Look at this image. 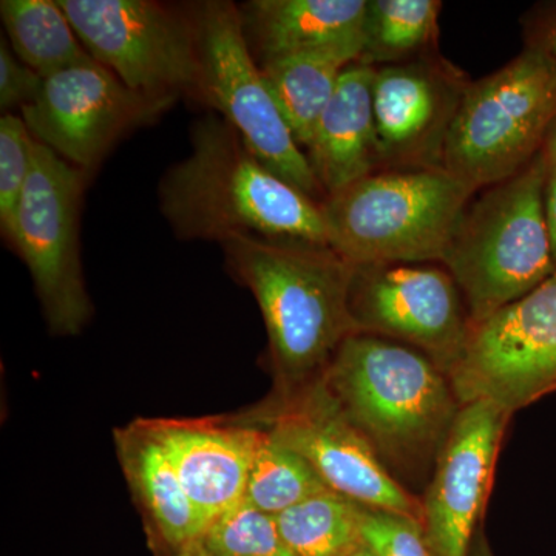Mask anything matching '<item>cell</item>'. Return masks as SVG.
<instances>
[{
  "label": "cell",
  "mask_w": 556,
  "mask_h": 556,
  "mask_svg": "<svg viewBox=\"0 0 556 556\" xmlns=\"http://www.w3.org/2000/svg\"><path fill=\"white\" fill-rule=\"evenodd\" d=\"M164 217L181 240L230 239L328 247L318 201L269 170L228 121L208 115L192 129L188 159L160 185Z\"/></svg>",
  "instance_id": "1"
},
{
  "label": "cell",
  "mask_w": 556,
  "mask_h": 556,
  "mask_svg": "<svg viewBox=\"0 0 556 556\" xmlns=\"http://www.w3.org/2000/svg\"><path fill=\"white\" fill-rule=\"evenodd\" d=\"M229 269L257 300L269 340L274 391L295 396L324 378L348 338L354 266L329 247L239 237L223 243Z\"/></svg>",
  "instance_id": "2"
},
{
  "label": "cell",
  "mask_w": 556,
  "mask_h": 556,
  "mask_svg": "<svg viewBox=\"0 0 556 556\" xmlns=\"http://www.w3.org/2000/svg\"><path fill=\"white\" fill-rule=\"evenodd\" d=\"M321 383L394 479L434 468L463 407L430 357L365 332L343 342Z\"/></svg>",
  "instance_id": "3"
},
{
  "label": "cell",
  "mask_w": 556,
  "mask_h": 556,
  "mask_svg": "<svg viewBox=\"0 0 556 556\" xmlns=\"http://www.w3.org/2000/svg\"><path fill=\"white\" fill-rule=\"evenodd\" d=\"M475 193L442 166L375 172L321 201L328 247L353 266L442 263Z\"/></svg>",
  "instance_id": "4"
},
{
  "label": "cell",
  "mask_w": 556,
  "mask_h": 556,
  "mask_svg": "<svg viewBox=\"0 0 556 556\" xmlns=\"http://www.w3.org/2000/svg\"><path fill=\"white\" fill-rule=\"evenodd\" d=\"M543 152L514 177L470 201L442 265L466 300L471 327L556 274L544 218Z\"/></svg>",
  "instance_id": "5"
},
{
  "label": "cell",
  "mask_w": 556,
  "mask_h": 556,
  "mask_svg": "<svg viewBox=\"0 0 556 556\" xmlns=\"http://www.w3.org/2000/svg\"><path fill=\"white\" fill-rule=\"evenodd\" d=\"M556 119V58L526 49L468 83L445 139L442 167L481 190L514 177L543 150Z\"/></svg>",
  "instance_id": "6"
},
{
  "label": "cell",
  "mask_w": 556,
  "mask_h": 556,
  "mask_svg": "<svg viewBox=\"0 0 556 556\" xmlns=\"http://www.w3.org/2000/svg\"><path fill=\"white\" fill-rule=\"evenodd\" d=\"M201 60L200 101L217 109L269 170L321 203L327 195L249 47L239 7L211 0L192 13Z\"/></svg>",
  "instance_id": "7"
},
{
  "label": "cell",
  "mask_w": 556,
  "mask_h": 556,
  "mask_svg": "<svg viewBox=\"0 0 556 556\" xmlns=\"http://www.w3.org/2000/svg\"><path fill=\"white\" fill-rule=\"evenodd\" d=\"M90 56L129 89L200 100L201 60L192 14L150 0H58Z\"/></svg>",
  "instance_id": "8"
},
{
  "label": "cell",
  "mask_w": 556,
  "mask_h": 556,
  "mask_svg": "<svg viewBox=\"0 0 556 556\" xmlns=\"http://www.w3.org/2000/svg\"><path fill=\"white\" fill-rule=\"evenodd\" d=\"M84 185L86 172L36 141L10 243L30 270L43 317L58 336L79 334L91 317L79 244Z\"/></svg>",
  "instance_id": "9"
},
{
  "label": "cell",
  "mask_w": 556,
  "mask_h": 556,
  "mask_svg": "<svg viewBox=\"0 0 556 556\" xmlns=\"http://www.w3.org/2000/svg\"><path fill=\"white\" fill-rule=\"evenodd\" d=\"M460 405L484 401L514 416L556 391V274L473 325L448 369Z\"/></svg>",
  "instance_id": "10"
},
{
  "label": "cell",
  "mask_w": 556,
  "mask_h": 556,
  "mask_svg": "<svg viewBox=\"0 0 556 556\" xmlns=\"http://www.w3.org/2000/svg\"><path fill=\"white\" fill-rule=\"evenodd\" d=\"M316 468L329 489L361 506L407 515L422 522L417 500L383 467L365 438L343 416L321 379L295 396L243 415Z\"/></svg>",
  "instance_id": "11"
},
{
  "label": "cell",
  "mask_w": 556,
  "mask_h": 556,
  "mask_svg": "<svg viewBox=\"0 0 556 556\" xmlns=\"http://www.w3.org/2000/svg\"><path fill=\"white\" fill-rule=\"evenodd\" d=\"M174 102L129 89L90 58L42 78L38 97L21 113L36 141L89 172L121 137L153 123Z\"/></svg>",
  "instance_id": "12"
},
{
  "label": "cell",
  "mask_w": 556,
  "mask_h": 556,
  "mask_svg": "<svg viewBox=\"0 0 556 556\" xmlns=\"http://www.w3.org/2000/svg\"><path fill=\"white\" fill-rule=\"evenodd\" d=\"M350 309L358 332L415 348L445 372L471 329L455 278L430 263L354 266Z\"/></svg>",
  "instance_id": "13"
},
{
  "label": "cell",
  "mask_w": 556,
  "mask_h": 556,
  "mask_svg": "<svg viewBox=\"0 0 556 556\" xmlns=\"http://www.w3.org/2000/svg\"><path fill=\"white\" fill-rule=\"evenodd\" d=\"M510 417L484 401L460 407L422 501V526L433 556L470 554Z\"/></svg>",
  "instance_id": "14"
},
{
  "label": "cell",
  "mask_w": 556,
  "mask_h": 556,
  "mask_svg": "<svg viewBox=\"0 0 556 556\" xmlns=\"http://www.w3.org/2000/svg\"><path fill=\"white\" fill-rule=\"evenodd\" d=\"M467 86L442 62L419 60L378 68L372 112L379 166H442L450 124Z\"/></svg>",
  "instance_id": "15"
},
{
  "label": "cell",
  "mask_w": 556,
  "mask_h": 556,
  "mask_svg": "<svg viewBox=\"0 0 556 556\" xmlns=\"http://www.w3.org/2000/svg\"><path fill=\"white\" fill-rule=\"evenodd\" d=\"M152 420L179 481L208 525L244 500L265 428L243 415Z\"/></svg>",
  "instance_id": "16"
},
{
  "label": "cell",
  "mask_w": 556,
  "mask_h": 556,
  "mask_svg": "<svg viewBox=\"0 0 556 556\" xmlns=\"http://www.w3.org/2000/svg\"><path fill=\"white\" fill-rule=\"evenodd\" d=\"M376 72L378 67L361 60L345 68L306 148L311 169L327 197L379 169L372 112Z\"/></svg>",
  "instance_id": "17"
},
{
  "label": "cell",
  "mask_w": 556,
  "mask_h": 556,
  "mask_svg": "<svg viewBox=\"0 0 556 556\" xmlns=\"http://www.w3.org/2000/svg\"><path fill=\"white\" fill-rule=\"evenodd\" d=\"M124 477L141 508L150 543L179 547L203 540L208 522L182 486L152 419L115 431Z\"/></svg>",
  "instance_id": "18"
},
{
  "label": "cell",
  "mask_w": 556,
  "mask_h": 556,
  "mask_svg": "<svg viewBox=\"0 0 556 556\" xmlns=\"http://www.w3.org/2000/svg\"><path fill=\"white\" fill-rule=\"evenodd\" d=\"M368 0H252L241 22L260 62L364 38Z\"/></svg>",
  "instance_id": "19"
},
{
  "label": "cell",
  "mask_w": 556,
  "mask_h": 556,
  "mask_svg": "<svg viewBox=\"0 0 556 556\" xmlns=\"http://www.w3.org/2000/svg\"><path fill=\"white\" fill-rule=\"evenodd\" d=\"M364 38L260 62L278 108L299 146L308 148L321 112L346 67L361 60Z\"/></svg>",
  "instance_id": "20"
},
{
  "label": "cell",
  "mask_w": 556,
  "mask_h": 556,
  "mask_svg": "<svg viewBox=\"0 0 556 556\" xmlns=\"http://www.w3.org/2000/svg\"><path fill=\"white\" fill-rule=\"evenodd\" d=\"M0 17L14 54L42 78L91 58L58 0H2Z\"/></svg>",
  "instance_id": "21"
},
{
  "label": "cell",
  "mask_w": 556,
  "mask_h": 556,
  "mask_svg": "<svg viewBox=\"0 0 556 556\" xmlns=\"http://www.w3.org/2000/svg\"><path fill=\"white\" fill-rule=\"evenodd\" d=\"M276 521L295 556H351L364 546L361 504L334 490L288 508Z\"/></svg>",
  "instance_id": "22"
},
{
  "label": "cell",
  "mask_w": 556,
  "mask_h": 556,
  "mask_svg": "<svg viewBox=\"0 0 556 556\" xmlns=\"http://www.w3.org/2000/svg\"><path fill=\"white\" fill-rule=\"evenodd\" d=\"M439 0H368L361 61L391 64L419 56L438 38Z\"/></svg>",
  "instance_id": "23"
},
{
  "label": "cell",
  "mask_w": 556,
  "mask_h": 556,
  "mask_svg": "<svg viewBox=\"0 0 556 556\" xmlns=\"http://www.w3.org/2000/svg\"><path fill=\"white\" fill-rule=\"evenodd\" d=\"M327 482L305 457L285 447L265 430L249 471L244 500L270 517L328 492Z\"/></svg>",
  "instance_id": "24"
},
{
  "label": "cell",
  "mask_w": 556,
  "mask_h": 556,
  "mask_svg": "<svg viewBox=\"0 0 556 556\" xmlns=\"http://www.w3.org/2000/svg\"><path fill=\"white\" fill-rule=\"evenodd\" d=\"M201 541L214 556H295L281 538L276 517L247 500L214 521Z\"/></svg>",
  "instance_id": "25"
},
{
  "label": "cell",
  "mask_w": 556,
  "mask_h": 556,
  "mask_svg": "<svg viewBox=\"0 0 556 556\" xmlns=\"http://www.w3.org/2000/svg\"><path fill=\"white\" fill-rule=\"evenodd\" d=\"M35 148L36 139L22 116L7 113L0 118V226L9 241L31 174Z\"/></svg>",
  "instance_id": "26"
},
{
  "label": "cell",
  "mask_w": 556,
  "mask_h": 556,
  "mask_svg": "<svg viewBox=\"0 0 556 556\" xmlns=\"http://www.w3.org/2000/svg\"><path fill=\"white\" fill-rule=\"evenodd\" d=\"M361 530L376 556H433L422 522L407 515L361 506Z\"/></svg>",
  "instance_id": "27"
},
{
  "label": "cell",
  "mask_w": 556,
  "mask_h": 556,
  "mask_svg": "<svg viewBox=\"0 0 556 556\" xmlns=\"http://www.w3.org/2000/svg\"><path fill=\"white\" fill-rule=\"evenodd\" d=\"M42 76L25 65L7 46L0 42V108L11 113L24 109L38 97Z\"/></svg>",
  "instance_id": "28"
},
{
  "label": "cell",
  "mask_w": 556,
  "mask_h": 556,
  "mask_svg": "<svg viewBox=\"0 0 556 556\" xmlns=\"http://www.w3.org/2000/svg\"><path fill=\"white\" fill-rule=\"evenodd\" d=\"M526 49L556 58V2H544L525 20Z\"/></svg>",
  "instance_id": "29"
},
{
  "label": "cell",
  "mask_w": 556,
  "mask_h": 556,
  "mask_svg": "<svg viewBox=\"0 0 556 556\" xmlns=\"http://www.w3.org/2000/svg\"><path fill=\"white\" fill-rule=\"evenodd\" d=\"M544 218H546L552 257L556 265V166H548L544 186Z\"/></svg>",
  "instance_id": "30"
},
{
  "label": "cell",
  "mask_w": 556,
  "mask_h": 556,
  "mask_svg": "<svg viewBox=\"0 0 556 556\" xmlns=\"http://www.w3.org/2000/svg\"><path fill=\"white\" fill-rule=\"evenodd\" d=\"M153 556H214L204 547L203 541L186 544V546L169 547L164 544L150 543Z\"/></svg>",
  "instance_id": "31"
},
{
  "label": "cell",
  "mask_w": 556,
  "mask_h": 556,
  "mask_svg": "<svg viewBox=\"0 0 556 556\" xmlns=\"http://www.w3.org/2000/svg\"><path fill=\"white\" fill-rule=\"evenodd\" d=\"M544 159H546L548 166H556V119L548 130L546 141H544L543 150Z\"/></svg>",
  "instance_id": "32"
},
{
  "label": "cell",
  "mask_w": 556,
  "mask_h": 556,
  "mask_svg": "<svg viewBox=\"0 0 556 556\" xmlns=\"http://www.w3.org/2000/svg\"><path fill=\"white\" fill-rule=\"evenodd\" d=\"M468 556H493L490 551L489 544H486L484 535L481 532L475 536L473 544H471L470 554Z\"/></svg>",
  "instance_id": "33"
},
{
  "label": "cell",
  "mask_w": 556,
  "mask_h": 556,
  "mask_svg": "<svg viewBox=\"0 0 556 556\" xmlns=\"http://www.w3.org/2000/svg\"><path fill=\"white\" fill-rule=\"evenodd\" d=\"M351 556H376L375 554H372L371 551H369V548L367 546H362L361 548H357L356 552H354L353 555Z\"/></svg>",
  "instance_id": "34"
}]
</instances>
